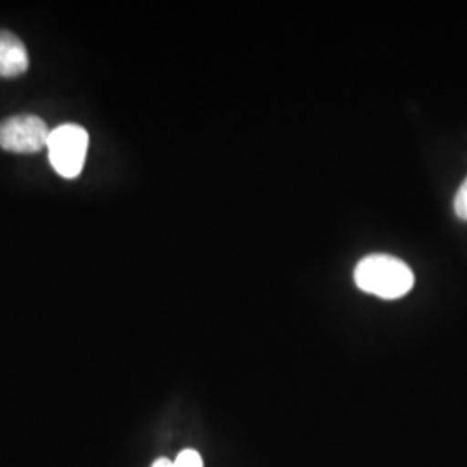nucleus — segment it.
Segmentation results:
<instances>
[{"label": "nucleus", "instance_id": "nucleus-4", "mask_svg": "<svg viewBox=\"0 0 467 467\" xmlns=\"http://www.w3.org/2000/svg\"><path fill=\"white\" fill-rule=\"evenodd\" d=\"M30 67L26 46L17 35L0 30V77L15 78Z\"/></svg>", "mask_w": 467, "mask_h": 467}, {"label": "nucleus", "instance_id": "nucleus-6", "mask_svg": "<svg viewBox=\"0 0 467 467\" xmlns=\"http://www.w3.org/2000/svg\"><path fill=\"white\" fill-rule=\"evenodd\" d=\"M453 210H455V215L461 218V220H466L467 222V179L462 182V185L459 187L457 194H455V200H453Z\"/></svg>", "mask_w": 467, "mask_h": 467}, {"label": "nucleus", "instance_id": "nucleus-1", "mask_svg": "<svg viewBox=\"0 0 467 467\" xmlns=\"http://www.w3.org/2000/svg\"><path fill=\"white\" fill-rule=\"evenodd\" d=\"M357 287L381 300H399L410 293L416 277L412 268L393 254H368L353 270Z\"/></svg>", "mask_w": 467, "mask_h": 467}, {"label": "nucleus", "instance_id": "nucleus-3", "mask_svg": "<svg viewBox=\"0 0 467 467\" xmlns=\"http://www.w3.org/2000/svg\"><path fill=\"white\" fill-rule=\"evenodd\" d=\"M50 130L42 118L17 115L0 121V148L16 154H35L47 148Z\"/></svg>", "mask_w": 467, "mask_h": 467}, {"label": "nucleus", "instance_id": "nucleus-7", "mask_svg": "<svg viewBox=\"0 0 467 467\" xmlns=\"http://www.w3.org/2000/svg\"><path fill=\"white\" fill-rule=\"evenodd\" d=\"M150 467H173V462L168 461L165 457H161V459H156Z\"/></svg>", "mask_w": 467, "mask_h": 467}, {"label": "nucleus", "instance_id": "nucleus-5", "mask_svg": "<svg viewBox=\"0 0 467 467\" xmlns=\"http://www.w3.org/2000/svg\"><path fill=\"white\" fill-rule=\"evenodd\" d=\"M173 467H202V459L196 451H184L173 461Z\"/></svg>", "mask_w": 467, "mask_h": 467}, {"label": "nucleus", "instance_id": "nucleus-2", "mask_svg": "<svg viewBox=\"0 0 467 467\" xmlns=\"http://www.w3.org/2000/svg\"><path fill=\"white\" fill-rule=\"evenodd\" d=\"M47 150L52 168L65 179H77L84 170L88 134L80 125H61L50 130Z\"/></svg>", "mask_w": 467, "mask_h": 467}]
</instances>
